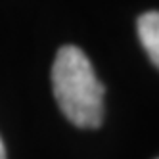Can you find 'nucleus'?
Masks as SVG:
<instances>
[{
	"instance_id": "obj_3",
	"label": "nucleus",
	"mask_w": 159,
	"mask_h": 159,
	"mask_svg": "<svg viewBox=\"0 0 159 159\" xmlns=\"http://www.w3.org/2000/svg\"><path fill=\"white\" fill-rule=\"evenodd\" d=\"M0 159H6V150H4V144H2V138H0Z\"/></svg>"
},
{
	"instance_id": "obj_2",
	"label": "nucleus",
	"mask_w": 159,
	"mask_h": 159,
	"mask_svg": "<svg viewBox=\"0 0 159 159\" xmlns=\"http://www.w3.org/2000/svg\"><path fill=\"white\" fill-rule=\"evenodd\" d=\"M138 37L150 60L159 69V12H146L138 17Z\"/></svg>"
},
{
	"instance_id": "obj_1",
	"label": "nucleus",
	"mask_w": 159,
	"mask_h": 159,
	"mask_svg": "<svg viewBox=\"0 0 159 159\" xmlns=\"http://www.w3.org/2000/svg\"><path fill=\"white\" fill-rule=\"evenodd\" d=\"M52 88L63 115L75 127L98 129L104 121V84L98 81L86 54L61 46L52 65Z\"/></svg>"
}]
</instances>
